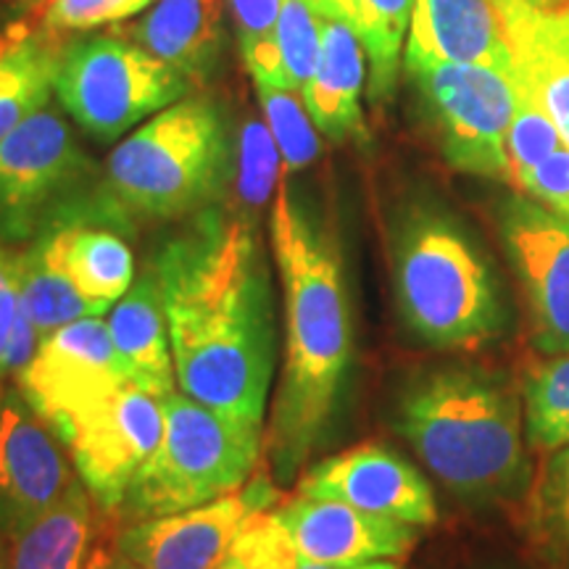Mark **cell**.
<instances>
[{
  "mask_svg": "<svg viewBox=\"0 0 569 569\" xmlns=\"http://www.w3.org/2000/svg\"><path fill=\"white\" fill-rule=\"evenodd\" d=\"M261 109H264L267 127L280 151L282 172L306 169L319 156V130L306 109L303 96L296 90L277 88V84L253 82Z\"/></svg>",
  "mask_w": 569,
  "mask_h": 569,
  "instance_id": "29",
  "label": "cell"
},
{
  "mask_svg": "<svg viewBox=\"0 0 569 569\" xmlns=\"http://www.w3.org/2000/svg\"><path fill=\"white\" fill-rule=\"evenodd\" d=\"M540 6H559V3H569V0H536Z\"/></svg>",
  "mask_w": 569,
  "mask_h": 569,
  "instance_id": "42",
  "label": "cell"
},
{
  "mask_svg": "<svg viewBox=\"0 0 569 569\" xmlns=\"http://www.w3.org/2000/svg\"><path fill=\"white\" fill-rule=\"evenodd\" d=\"M96 172L67 119L46 106L0 140V243H30Z\"/></svg>",
  "mask_w": 569,
  "mask_h": 569,
  "instance_id": "9",
  "label": "cell"
},
{
  "mask_svg": "<svg viewBox=\"0 0 569 569\" xmlns=\"http://www.w3.org/2000/svg\"><path fill=\"white\" fill-rule=\"evenodd\" d=\"M519 82V77H517ZM559 146H565L557 124L551 122L543 106L536 101V96L519 82L517 90V109L511 117L507 134V153H509V184H515L519 177L530 172L536 163L546 156H551Z\"/></svg>",
  "mask_w": 569,
  "mask_h": 569,
  "instance_id": "32",
  "label": "cell"
},
{
  "mask_svg": "<svg viewBox=\"0 0 569 569\" xmlns=\"http://www.w3.org/2000/svg\"><path fill=\"white\" fill-rule=\"evenodd\" d=\"M227 0H156L134 21L113 32L169 63L190 84H203L217 71L224 48Z\"/></svg>",
  "mask_w": 569,
  "mask_h": 569,
  "instance_id": "20",
  "label": "cell"
},
{
  "mask_svg": "<svg viewBox=\"0 0 569 569\" xmlns=\"http://www.w3.org/2000/svg\"><path fill=\"white\" fill-rule=\"evenodd\" d=\"M325 17L346 21L361 40L369 63V98L388 101L407 51L415 0H309Z\"/></svg>",
  "mask_w": 569,
  "mask_h": 569,
  "instance_id": "25",
  "label": "cell"
},
{
  "mask_svg": "<svg viewBox=\"0 0 569 569\" xmlns=\"http://www.w3.org/2000/svg\"><path fill=\"white\" fill-rule=\"evenodd\" d=\"M63 42L38 21L0 32V140L51 103Z\"/></svg>",
  "mask_w": 569,
  "mask_h": 569,
  "instance_id": "23",
  "label": "cell"
},
{
  "mask_svg": "<svg viewBox=\"0 0 569 569\" xmlns=\"http://www.w3.org/2000/svg\"><path fill=\"white\" fill-rule=\"evenodd\" d=\"M296 493L336 498L351 507L398 522L430 528L438 522L432 486L419 469L382 443H361L309 467Z\"/></svg>",
  "mask_w": 569,
  "mask_h": 569,
  "instance_id": "15",
  "label": "cell"
},
{
  "mask_svg": "<svg viewBox=\"0 0 569 569\" xmlns=\"http://www.w3.org/2000/svg\"><path fill=\"white\" fill-rule=\"evenodd\" d=\"M501 234L530 315L538 353L569 351V222L536 201H511Z\"/></svg>",
  "mask_w": 569,
  "mask_h": 569,
  "instance_id": "14",
  "label": "cell"
},
{
  "mask_svg": "<svg viewBox=\"0 0 569 569\" xmlns=\"http://www.w3.org/2000/svg\"><path fill=\"white\" fill-rule=\"evenodd\" d=\"M277 42L288 90L303 96L322 51V17L309 0H282Z\"/></svg>",
  "mask_w": 569,
  "mask_h": 569,
  "instance_id": "31",
  "label": "cell"
},
{
  "mask_svg": "<svg viewBox=\"0 0 569 569\" xmlns=\"http://www.w3.org/2000/svg\"><path fill=\"white\" fill-rule=\"evenodd\" d=\"M56 436L69 451L92 503L103 511H119L134 475L161 443L163 403L127 382L77 415Z\"/></svg>",
  "mask_w": 569,
  "mask_h": 569,
  "instance_id": "10",
  "label": "cell"
},
{
  "mask_svg": "<svg viewBox=\"0 0 569 569\" xmlns=\"http://www.w3.org/2000/svg\"><path fill=\"white\" fill-rule=\"evenodd\" d=\"M3 3H9L13 9H21V11H38L46 0H3Z\"/></svg>",
  "mask_w": 569,
  "mask_h": 569,
  "instance_id": "39",
  "label": "cell"
},
{
  "mask_svg": "<svg viewBox=\"0 0 569 569\" xmlns=\"http://www.w3.org/2000/svg\"><path fill=\"white\" fill-rule=\"evenodd\" d=\"M528 443L538 453L569 443V351L540 353L519 382Z\"/></svg>",
  "mask_w": 569,
  "mask_h": 569,
  "instance_id": "28",
  "label": "cell"
},
{
  "mask_svg": "<svg viewBox=\"0 0 569 569\" xmlns=\"http://www.w3.org/2000/svg\"><path fill=\"white\" fill-rule=\"evenodd\" d=\"M277 182L269 240L284 298V359L264 430L267 469L288 486L322 446L351 367L353 325L338 240Z\"/></svg>",
  "mask_w": 569,
  "mask_h": 569,
  "instance_id": "2",
  "label": "cell"
},
{
  "mask_svg": "<svg viewBox=\"0 0 569 569\" xmlns=\"http://www.w3.org/2000/svg\"><path fill=\"white\" fill-rule=\"evenodd\" d=\"M519 82L543 106L569 146V3L496 0Z\"/></svg>",
  "mask_w": 569,
  "mask_h": 569,
  "instance_id": "18",
  "label": "cell"
},
{
  "mask_svg": "<svg viewBox=\"0 0 569 569\" xmlns=\"http://www.w3.org/2000/svg\"><path fill=\"white\" fill-rule=\"evenodd\" d=\"M127 382L101 317L77 319L42 338L30 365L17 375L21 396L53 432Z\"/></svg>",
  "mask_w": 569,
  "mask_h": 569,
  "instance_id": "12",
  "label": "cell"
},
{
  "mask_svg": "<svg viewBox=\"0 0 569 569\" xmlns=\"http://www.w3.org/2000/svg\"><path fill=\"white\" fill-rule=\"evenodd\" d=\"M519 193L569 222V146H559L515 182Z\"/></svg>",
  "mask_w": 569,
  "mask_h": 569,
  "instance_id": "37",
  "label": "cell"
},
{
  "mask_svg": "<svg viewBox=\"0 0 569 569\" xmlns=\"http://www.w3.org/2000/svg\"><path fill=\"white\" fill-rule=\"evenodd\" d=\"M403 61H459L515 71L496 0H415Z\"/></svg>",
  "mask_w": 569,
  "mask_h": 569,
  "instance_id": "19",
  "label": "cell"
},
{
  "mask_svg": "<svg viewBox=\"0 0 569 569\" xmlns=\"http://www.w3.org/2000/svg\"><path fill=\"white\" fill-rule=\"evenodd\" d=\"M217 569H251V567L243 565V561H240L238 557H232V553H227V559Z\"/></svg>",
  "mask_w": 569,
  "mask_h": 569,
  "instance_id": "40",
  "label": "cell"
},
{
  "mask_svg": "<svg viewBox=\"0 0 569 569\" xmlns=\"http://www.w3.org/2000/svg\"><path fill=\"white\" fill-rule=\"evenodd\" d=\"M280 163V151H277L269 127L251 119L240 134V198L246 206L259 209L272 198Z\"/></svg>",
  "mask_w": 569,
  "mask_h": 569,
  "instance_id": "36",
  "label": "cell"
},
{
  "mask_svg": "<svg viewBox=\"0 0 569 569\" xmlns=\"http://www.w3.org/2000/svg\"><path fill=\"white\" fill-rule=\"evenodd\" d=\"M436 124L446 161L465 174L509 182L507 134L517 109V69L486 63H407Z\"/></svg>",
  "mask_w": 569,
  "mask_h": 569,
  "instance_id": "8",
  "label": "cell"
},
{
  "mask_svg": "<svg viewBox=\"0 0 569 569\" xmlns=\"http://www.w3.org/2000/svg\"><path fill=\"white\" fill-rule=\"evenodd\" d=\"M0 393H3V388H0Z\"/></svg>",
  "mask_w": 569,
  "mask_h": 569,
  "instance_id": "43",
  "label": "cell"
},
{
  "mask_svg": "<svg viewBox=\"0 0 569 569\" xmlns=\"http://www.w3.org/2000/svg\"><path fill=\"white\" fill-rule=\"evenodd\" d=\"M396 430L459 501L488 507L528 488L522 396L503 375L440 367L415 377L398 396Z\"/></svg>",
  "mask_w": 569,
  "mask_h": 569,
  "instance_id": "3",
  "label": "cell"
},
{
  "mask_svg": "<svg viewBox=\"0 0 569 569\" xmlns=\"http://www.w3.org/2000/svg\"><path fill=\"white\" fill-rule=\"evenodd\" d=\"M84 569H142V567L119 549L117 540H101V543H96L90 549Z\"/></svg>",
  "mask_w": 569,
  "mask_h": 569,
  "instance_id": "38",
  "label": "cell"
},
{
  "mask_svg": "<svg viewBox=\"0 0 569 569\" xmlns=\"http://www.w3.org/2000/svg\"><path fill=\"white\" fill-rule=\"evenodd\" d=\"M92 496L71 482L56 507L9 543V569H84L92 549Z\"/></svg>",
  "mask_w": 569,
  "mask_h": 569,
  "instance_id": "26",
  "label": "cell"
},
{
  "mask_svg": "<svg viewBox=\"0 0 569 569\" xmlns=\"http://www.w3.org/2000/svg\"><path fill=\"white\" fill-rule=\"evenodd\" d=\"M156 0H46L38 11L40 30L69 38L74 32H88L96 27L119 24L132 17H140Z\"/></svg>",
  "mask_w": 569,
  "mask_h": 569,
  "instance_id": "35",
  "label": "cell"
},
{
  "mask_svg": "<svg viewBox=\"0 0 569 569\" xmlns=\"http://www.w3.org/2000/svg\"><path fill=\"white\" fill-rule=\"evenodd\" d=\"M280 498L269 472H256L243 488L203 507L127 522L117 546L142 569H217L256 515Z\"/></svg>",
  "mask_w": 569,
  "mask_h": 569,
  "instance_id": "11",
  "label": "cell"
},
{
  "mask_svg": "<svg viewBox=\"0 0 569 569\" xmlns=\"http://www.w3.org/2000/svg\"><path fill=\"white\" fill-rule=\"evenodd\" d=\"M40 338L21 303L13 251L0 243V380L19 375L38 351Z\"/></svg>",
  "mask_w": 569,
  "mask_h": 569,
  "instance_id": "33",
  "label": "cell"
},
{
  "mask_svg": "<svg viewBox=\"0 0 569 569\" xmlns=\"http://www.w3.org/2000/svg\"><path fill=\"white\" fill-rule=\"evenodd\" d=\"M180 71L117 32L63 42L56 96L90 138L113 142L188 96Z\"/></svg>",
  "mask_w": 569,
  "mask_h": 569,
  "instance_id": "7",
  "label": "cell"
},
{
  "mask_svg": "<svg viewBox=\"0 0 569 569\" xmlns=\"http://www.w3.org/2000/svg\"><path fill=\"white\" fill-rule=\"evenodd\" d=\"M230 553L251 569H403V561H372V565L338 567L306 559L290 549V543L284 540L269 511H261V515H256L246 525L243 532L232 543Z\"/></svg>",
  "mask_w": 569,
  "mask_h": 569,
  "instance_id": "34",
  "label": "cell"
},
{
  "mask_svg": "<svg viewBox=\"0 0 569 569\" xmlns=\"http://www.w3.org/2000/svg\"><path fill=\"white\" fill-rule=\"evenodd\" d=\"M106 325L127 380L156 398L174 393V356L161 284L153 269L134 280L132 288L111 306Z\"/></svg>",
  "mask_w": 569,
  "mask_h": 569,
  "instance_id": "21",
  "label": "cell"
},
{
  "mask_svg": "<svg viewBox=\"0 0 569 569\" xmlns=\"http://www.w3.org/2000/svg\"><path fill=\"white\" fill-rule=\"evenodd\" d=\"M63 443L19 388L0 393V536L6 543L48 515L74 482Z\"/></svg>",
  "mask_w": 569,
  "mask_h": 569,
  "instance_id": "13",
  "label": "cell"
},
{
  "mask_svg": "<svg viewBox=\"0 0 569 569\" xmlns=\"http://www.w3.org/2000/svg\"><path fill=\"white\" fill-rule=\"evenodd\" d=\"M0 569H9V543L0 536Z\"/></svg>",
  "mask_w": 569,
  "mask_h": 569,
  "instance_id": "41",
  "label": "cell"
},
{
  "mask_svg": "<svg viewBox=\"0 0 569 569\" xmlns=\"http://www.w3.org/2000/svg\"><path fill=\"white\" fill-rule=\"evenodd\" d=\"M122 209L117 198L88 206L74 198L59 206L34 232L30 246L80 293L109 311L134 282V259L127 240L106 219Z\"/></svg>",
  "mask_w": 569,
  "mask_h": 569,
  "instance_id": "17",
  "label": "cell"
},
{
  "mask_svg": "<svg viewBox=\"0 0 569 569\" xmlns=\"http://www.w3.org/2000/svg\"><path fill=\"white\" fill-rule=\"evenodd\" d=\"M290 549L311 561L338 567L403 561L419 543V528L398 519L369 515L336 501L296 493L269 509Z\"/></svg>",
  "mask_w": 569,
  "mask_h": 569,
  "instance_id": "16",
  "label": "cell"
},
{
  "mask_svg": "<svg viewBox=\"0 0 569 569\" xmlns=\"http://www.w3.org/2000/svg\"><path fill=\"white\" fill-rule=\"evenodd\" d=\"M322 17V51L315 74L303 90V103L319 134L346 140L365 134L361 92L367 84V53L346 21Z\"/></svg>",
  "mask_w": 569,
  "mask_h": 569,
  "instance_id": "22",
  "label": "cell"
},
{
  "mask_svg": "<svg viewBox=\"0 0 569 569\" xmlns=\"http://www.w3.org/2000/svg\"><path fill=\"white\" fill-rule=\"evenodd\" d=\"M227 3L232 11L240 53H243L253 82L288 88L280 59V42H277L282 0H227Z\"/></svg>",
  "mask_w": 569,
  "mask_h": 569,
  "instance_id": "30",
  "label": "cell"
},
{
  "mask_svg": "<svg viewBox=\"0 0 569 569\" xmlns=\"http://www.w3.org/2000/svg\"><path fill=\"white\" fill-rule=\"evenodd\" d=\"M163 436L134 475L127 522L177 515L243 488L264 457V425L206 407L182 390L163 396Z\"/></svg>",
  "mask_w": 569,
  "mask_h": 569,
  "instance_id": "6",
  "label": "cell"
},
{
  "mask_svg": "<svg viewBox=\"0 0 569 569\" xmlns=\"http://www.w3.org/2000/svg\"><path fill=\"white\" fill-rule=\"evenodd\" d=\"M230 163L222 109L211 98L184 96L113 148L106 180L124 211L174 219L209 209L230 180Z\"/></svg>",
  "mask_w": 569,
  "mask_h": 569,
  "instance_id": "5",
  "label": "cell"
},
{
  "mask_svg": "<svg viewBox=\"0 0 569 569\" xmlns=\"http://www.w3.org/2000/svg\"><path fill=\"white\" fill-rule=\"evenodd\" d=\"M398 311L411 336L438 351H469L507 327L501 288L472 238L438 211L419 209L393 248Z\"/></svg>",
  "mask_w": 569,
  "mask_h": 569,
  "instance_id": "4",
  "label": "cell"
},
{
  "mask_svg": "<svg viewBox=\"0 0 569 569\" xmlns=\"http://www.w3.org/2000/svg\"><path fill=\"white\" fill-rule=\"evenodd\" d=\"M177 388L264 425L274 377L272 274L251 213L203 209L156 259Z\"/></svg>",
  "mask_w": 569,
  "mask_h": 569,
  "instance_id": "1",
  "label": "cell"
},
{
  "mask_svg": "<svg viewBox=\"0 0 569 569\" xmlns=\"http://www.w3.org/2000/svg\"><path fill=\"white\" fill-rule=\"evenodd\" d=\"M13 272H17L21 303L40 340L77 319L106 315L101 306L88 301L67 277L46 264L30 243L13 251Z\"/></svg>",
  "mask_w": 569,
  "mask_h": 569,
  "instance_id": "27",
  "label": "cell"
},
{
  "mask_svg": "<svg viewBox=\"0 0 569 569\" xmlns=\"http://www.w3.org/2000/svg\"><path fill=\"white\" fill-rule=\"evenodd\" d=\"M519 532L538 569H569V443L540 453L519 496Z\"/></svg>",
  "mask_w": 569,
  "mask_h": 569,
  "instance_id": "24",
  "label": "cell"
}]
</instances>
